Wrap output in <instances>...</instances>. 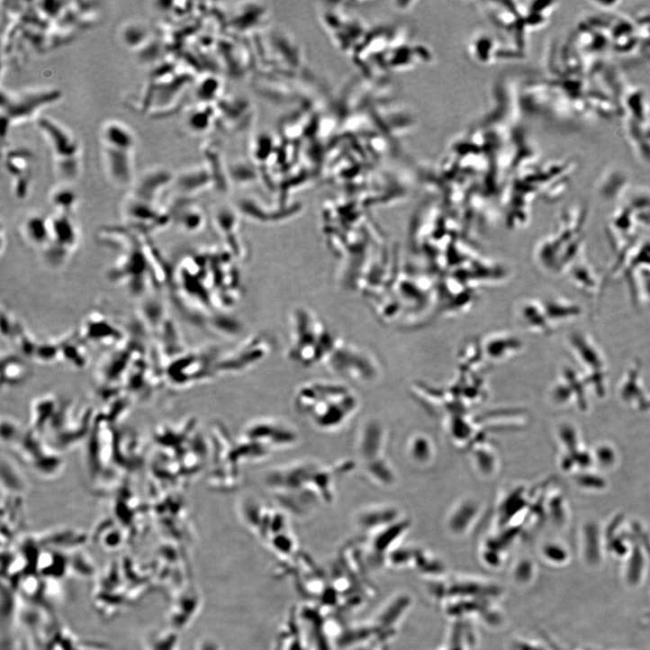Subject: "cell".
Here are the masks:
<instances>
[{
    "mask_svg": "<svg viewBox=\"0 0 650 650\" xmlns=\"http://www.w3.org/2000/svg\"><path fill=\"white\" fill-rule=\"evenodd\" d=\"M266 486L281 507L304 516L335 500V471L311 461L281 466L266 476Z\"/></svg>",
    "mask_w": 650,
    "mask_h": 650,
    "instance_id": "1",
    "label": "cell"
},
{
    "mask_svg": "<svg viewBox=\"0 0 650 650\" xmlns=\"http://www.w3.org/2000/svg\"><path fill=\"white\" fill-rule=\"evenodd\" d=\"M298 415L319 431L341 430L358 409V399L348 387L335 383L315 382L301 386L293 395Z\"/></svg>",
    "mask_w": 650,
    "mask_h": 650,
    "instance_id": "2",
    "label": "cell"
},
{
    "mask_svg": "<svg viewBox=\"0 0 650 650\" xmlns=\"http://www.w3.org/2000/svg\"><path fill=\"white\" fill-rule=\"evenodd\" d=\"M327 573L330 590L337 598L342 617L363 606L370 595V588L364 579L355 546L350 544L343 546L330 562Z\"/></svg>",
    "mask_w": 650,
    "mask_h": 650,
    "instance_id": "3",
    "label": "cell"
},
{
    "mask_svg": "<svg viewBox=\"0 0 650 650\" xmlns=\"http://www.w3.org/2000/svg\"><path fill=\"white\" fill-rule=\"evenodd\" d=\"M3 438L23 464L43 478L55 477L62 471L64 461L61 452L32 429L23 430L16 421L4 419Z\"/></svg>",
    "mask_w": 650,
    "mask_h": 650,
    "instance_id": "4",
    "label": "cell"
},
{
    "mask_svg": "<svg viewBox=\"0 0 650 650\" xmlns=\"http://www.w3.org/2000/svg\"><path fill=\"white\" fill-rule=\"evenodd\" d=\"M297 434L285 422L275 419H260L250 422L244 429L235 447L239 459L254 461L268 456L297 441Z\"/></svg>",
    "mask_w": 650,
    "mask_h": 650,
    "instance_id": "5",
    "label": "cell"
},
{
    "mask_svg": "<svg viewBox=\"0 0 650 650\" xmlns=\"http://www.w3.org/2000/svg\"><path fill=\"white\" fill-rule=\"evenodd\" d=\"M243 519L248 528L280 561L291 558L299 552L297 539L283 513L253 503V513H243Z\"/></svg>",
    "mask_w": 650,
    "mask_h": 650,
    "instance_id": "6",
    "label": "cell"
},
{
    "mask_svg": "<svg viewBox=\"0 0 650 650\" xmlns=\"http://www.w3.org/2000/svg\"><path fill=\"white\" fill-rule=\"evenodd\" d=\"M313 650H336L345 627L342 616L316 603L303 601L296 606Z\"/></svg>",
    "mask_w": 650,
    "mask_h": 650,
    "instance_id": "7",
    "label": "cell"
},
{
    "mask_svg": "<svg viewBox=\"0 0 650 650\" xmlns=\"http://www.w3.org/2000/svg\"><path fill=\"white\" fill-rule=\"evenodd\" d=\"M614 270L627 281L631 298L636 304L650 302V242L636 243L617 262Z\"/></svg>",
    "mask_w": 650,
    "mask_h": 650,
    "instance_id": "8",
    "label": "cell"
},
{
    "mask_svg": "<svg viewBox=\"0 0 650 650\" xmlns=\"http://www.w3.org/2000/svg\"><path fill=\"white\" fill-rule=\"evenodd\" d=\"M41 130L47 134L58 157L59 172L63 178H74L78 173L77 155L78 145L73 137L54 122L42 119Z\"/></svg>",
    "mask_w": 650,
    "mask_h": 650,
    "instance_id": "9",
    "label": "cell"
},
{
    "mask_svg": "<svg viewBox=\"0 0 650 650\" xmlns=\"http://www.w3.org/2000/svg\"><path fill=\"white\" fill-rule=\"evenodd\" d=\"M567 343L573 357L587 369L589 377L601 384L607 368L606 359L594 339L583 331L575 330L568 336Z\"/></svg>",
    "mask_w": 650,
    "mask_h": 650,
    "instance_id": "10",
    "label": "cell"
},
{
    "mask_svg": "<svg viewBox=\"0 0 650 650\" xmlns=\"http://www.w3.org/2000/svg\"><path fill=\"white\" fill-rule=\"evenodd\" d=\"M58 91L27 93L18 96L3 95L4 119L10 124L13 121L32 118L41 107L57 101Z\"/></svg>",
    "mask_w": 650,
    "mask_h": 650,
    "instance_id": "11",
    "label": "cell"
},
{
    "mask_svg": "<svg viewBox=\"0 0 650 650\" xmlns=\"http://www.w3.org/2000/svg\"><path fill=\"white\" fill-rule=\"evenodd\" d=\"M203 600L200 591L191 581L177 589L169 612V627L177 632L187 627L197 617Z\"/></svg>",
    "mask_w": 650,
    "mask_h": 650,
    "instance_id": "12",
    "label": "cell"
},
{
    "mask_svg": "<svg viewBox=\"0 0 650 650\" xmlns=\"http://www.w3.org/2000/svg\"><path fill=\"white\" fill-rule=\"evenodd\" d=\"M274 650H313L309 634L296 607H293L280 624Z\"/></svg>",
    "mask_w": 650,
    "mask_h": 650,
    "instance_id": "13",
    "label": "cell"
},
{
    "mask_svg": "<svg viewBox=\"0 0 650 650\" xmlns=\"http://www.w3.org/2000/svg\"><path fill=\"white\" fill-rule=\"evenodd\" d=\"M104 144L105 164L111 178L119 185H128L133 175V146Z\"/></svg>",
    "mask_w": 650,
    "mask_h": 650,
    "instance_id": "14",
    "label": "cell"
},
{
    "mask_svg": "<svg viewBox=\"0 0 650 650\" xmlns=\"http://www.w3.org/2000/svg\"><path fill=\"white\" fill-rule=\"evenodd\" d=\"M571 281L582 292L590 297H598L602 288L600 278L589 263L581 256L569 271Z\"/></svg>",
    "mask_w": 650,
    "mask_h": 650,
    "instance_id": "15",
    "label": "cell"
},
{
    "mask_svg": "<svg viewBox=\"0 0 650 650\" xmlns=\"http://www.w3.org/2000/svg\"><path fill=\"white\" fill-rule=\"evenodd\" d=\"M22 232L31 245L43 250L50 240V220H46L41 215L29 216L22 225Z\"/></svg>",
    "mask_w": 650,
    "mask_h": 650,
    "instance_id": "16",
    "label": "cell"
},
{
    "mask_svg": "<svg viewBox=\"0 0 650 650\" xmlns=\"http://www.w3.org/2000/svg\"><path fill=\"white\" fill-rule=\"evenodd\" d=\"M3 388L16 387L30 379V368L18 358L7 357L3 361Z\"/></svg>",
    "mask_w": 650,
    "mask_h": 650,
    "instance_id": "17",
    "label": "cell"
},
{
    "mask_svg": "<svg viewBox=\"0 0 650 650\" xmlns=\"http://www.w3.org/2000/svg\"><path fill=\"white\" fill-rule=\"evenodd\" d=\"M178 632L171 627L155 630L147 634L144 640L145 650H178Z\"/></svg>",
    "mask_w": 650,
    "mask_h": 650,
    "instance_id": "18",
    "label": "cell"
},
{
    "mask_svg": "<svg viewBox=\"0 0 650 650\" xmlns=\"http://www.w3.org/2000/svg\"><path fill=\"white\" fill-rule=\"evenodd\" d=\"M640 230L650 229V195L646 193L635 194L627 205Z\"/></svg>",
    "mask_w": 650,
    "mask_h": 650,
    "instance_id": "19",
    "label": "cell"
},
{
    "mask_svg": "<svg viewBox=\"0 0 650 650\" xmlns=\"http://www.w3.org/2000/svg\"><path fill=\"white\" fill-rule=\"evenodd\" d=\"M551 318L557 322H565L578 318L582 312V307L575 302L558 298L550 303Z\"/></svg>",
    "mask_w": 650,
    "mask_h": 650,
    "instance_id": "20",
    "label": "cell"
},
{
    "mask_svg": "<svg viewBox=\"0 0 650 650\" xmlns=\"http://www.w3.org/2000/svg\"><path fill=\"white\" fill-rule=\"evenodd\" d=\"M77 199L76 193L68 187H59L51 195V201L59 211V213L71 214Z\"/></svg>",
    "mask_w": 650,
    "mask_h": 650,
    "instance_id": "21",
    "label": "cell"
},
{
    "mask_svg": "<svg viewBox=\"0 0 650 650\" xmlns=\"http://www.w3.org/2000/svg\"><path fill=\"white\" fill-rule=\"evenodd\" d=\"M149 32L146 28L140 24H131L124 29L122 38L124 43L131 47L136 48L147 42Z\"/></svg>",
    "mask_w": 650,
    "mask_h": 650,
    "instance_id": "22",
    "label": "cell"
},
{
    "mask_svg": "<svg viewBox=\"0 0 650 650\" xmlns=\"http://www.w3.org/2000/svg\"><path fill=\"white\" fill-rule=\"evenodd\" d=\"M196 650H222L218 643L210 638L201 640Z\"/></svg>",
    "mask_w": 650,
    "mask_h": 650,
    "instance_id": "23",
    "label": "cell"
}]
</instances>
